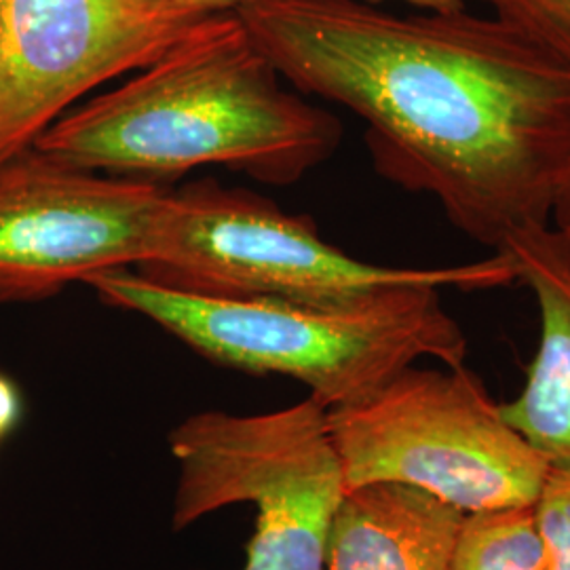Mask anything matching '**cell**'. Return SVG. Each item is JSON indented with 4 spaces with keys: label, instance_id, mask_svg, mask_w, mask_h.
Here are the masks:
<instances>
[{
    "label": "cell",
    "instance_id": "cell-1",
    "mask_svg": "<svg viewBox=\"0 0 570 570\" xmlns=\"http://www.w3.org/2000/svg\"><path fill=\"white\" fill-rule=\"evenodd\" d=\"M235 13L282 79L366 122L383 178L433 197L465 237L497 252L550 225L570 70L508 23L360 0H258Z\"/></svg>",
    "mask_w": 570,
    "mask_h": 570
},
{
    "label": "cell",
    "instance_id": "cell-16",
    "mask_svg": "<svg viewBox=\"0 0 570 570\" xmlns=\"http://www.w3.org/2000/svg\"><path fill=\"white\" fill-rule=\"evenodd\" d=\"M402 2L423 11H459V9H465L468 0H402Z\"/></svg>",
    "mask_w": 570,
    "mask_h": 570
},
{
    "label": "cell",
    "instance_id": "cell-10",
    "mask_svg": "<svg viewBox=\"0 0 570 570\" xmlns=\"http://www.w3.org/2000/svg\"><path fill=\"white\" fill-rule=\"evenodd\" d=\"M463 518L406 484L348 489L330 529L324 570H450Z\"/></svg>",
    "mask_w": 570,
    "mask_h": 570
},
{
    "label": "cell",
    "instance_id": "cell-12",
    "mask_svg": "<svg viewBox=\"0 0 570 570\" xmlns=\"http://www.w3.org/2000/svg\"><path fill=\"white\" fill-rule=\"evenodd\" d=\"M492 18L550 53L570 70V0H482Z\"/></svg>",
    "mask_w": 570,
    "mask_h": 570
},
{
    "label": "cell",
    "instance_id": "cell-3",
    "mask_svg": "<svg viewBox=\"0 0 570 570\" xmlns=\"http://www.w3.org/2000/svg\"><path fill=\"white\" fill-rule=\"evenodd\" d=\"M205 360L303 383L322 406L355 404L419 360L465 366L469 345L438 285H404L346 303L205 298L108 271L87 284Z\"/></svg>",
    "mask_w": 570,
    "mask_h": 570
},
{
    "label": "cell",
    "instance_id": "cell-5",
    "mask_svg": "<svg viewBox=\"0 0 570 570\" xmlns=\"http://www.w3.org/2000/svg\"><path fill=\"white\" fill-rule=\"evenodd\" d=\"M346 489L395 482L463 513L534 505L548 461L465 366H410L364 400L327 410Z\"/></svg>",
    "mask_w": 570,
    "mask_h": 570
},
{
    "label": "cell",
    "instance_id": "cell-7",
    "mask_svg": "<svg viewBox=\"0 0 570 570\" xmlns=\"http://www.w3.org/2000/svg\"><path fill=\"white\" fill-rule=\"evenodd\" d=\"M174 193L28 148L0 161V303H37L157 258Z\"/></svg>",
    "mask_w": 570,
    "mask_h": 570
},
{
    "label": "cell",
    "instance_id": "cell-14",
    "mask_svg": "<svg viewBox=\"0 0 570 570\" xmlns=\"http://www.w3.org/2000/svg\"><path fill=\"white\" fill-rule=\"evenodd\" d=\"M550 225L570 242V104L551 193Z\"/></svg>",
    "mask_w": 570,
    "mask_h": 570
},
{
    "label": "cell",
    "instance_id": "cell-11",
    "mask_svg": "<svg viewBox=\"0 0 570 570\" xmlns=\"http://www.w3.org/2000/svg\"><path fill=\"white\" fill-rule=\"evenodd\" d=\"M450 570H548L534 508L465 513Z\"/></svg>",
    "mask_w": 570,
    "mask_h": 570
},
{
    "label": "cell",
    "instance_id": "cell-4",
    "mask_svg": "<svg viewBox=\"0 0 570 570\" xmlns=\"http://www.w3.org/2000/svg\"><path fill=\"white\" fill-rule=\"evenodd\" d=\"M136 273L205 298L306 303H346L404 285L482 292L518 282L505 252L438 268L366 263L324 242L308 216L216 183L174 193L159 254Z\"/></svg>",
    "mask_w": 570,
    "mask_h": 570
},
{
    "label": "cell",
    "instance_id": "cell-15",
    "mask_svg": "<svg viewBox=\"0 0 570 570\" xmlns=\"http://www.w3.org/2000/svg\"><path fill=\"white\" fill-rule=\"evenodd\" d=\"M21 419V395L16 383L0 374V442L16 429Z\"/></svg>",
    "mask_w": 570,
    "mask_h": 570
},
{
    "label": "cell",
    "instance_id": "cell-17",
    "mask_svg": "<svg viewBox=\"0 0 570 570\" xmlns=\"http://www.w3.org/2000/svg\"><path fill=\"white\" fill-rule=\"evenodd\" d=\"M188 2L204 7L205 11H209V13H223V11H239L242 7H247L258 0H188Z\"/></svg>",
    "mask_w": 570,
    "mask_h": 570
},
{
    "label": "cell",
    "instance_id": "cell-6",
    "mask_svg": "<svg viewBox=\"0 0 570 570\" xmlns=\"http://www.w3.org/2000/svg\"><path fill=\"white\" fill-rule=\"evenodd\" d=\"M180 465L171 524L254 503L244 570H324L327 537L346 494L345 471L315 397L265 414L207 410L169 433Z\"/></svg>",
    "mask_w": 570,
    "mask_h": 570
},
{
    "label": "cell",
    "instance_id": "cell-13",
    "mask_svg": "<svg viewBox=\"0 0 570 570\" xmlns=\"http://www.w3.org/2000/svg\"><path fill=\"white\" fill-rule=\"evenodd\" d=\"M532 508L548 570H570V469L550 468Z\"/></svg>",
    "mask_w": 570,
    "mask_h": 570
},
{
    "label": "cell",
    "instance_id": "cell-8",
    "mask_svg": "<svg viewBox=\"0 0 570 570\" xmlns=\"http://www.w3.org/2000/svg\"><path fill=\"white\" fill-rule=\"evenodd\" d=\"M207 16L188 0H0V161L104 82L164 58Z\"/></svg>",
    "mask_w": 570,
    "mask_h": 570
},
{
    "label": "cell",
    "instance_id": "cell-2",
    "mask_svg": "<svg viewBox=\"0 0 570 570\" xmlns=\"http://www.w3.org/2000/svg\"><path fill=\"white\" fill-rule=\"evenodd\" d=\"M235 11L199 21L164 58L53 122L35 144L63 164L148 183L223 165L298 183L341 144V121L282 87Z\"/></svg>",
    "mask_w": 570,
    "mask_h": 570
},
{
    "label": "cell",
    "instance_id": "cell-9",
    "mask_svg": "<svg viewBox=\"0 0 570 570\" xmlns=\"http://www.w3.org/2000/svg\"><path fill=\"white\" fill-rule=\"evenodd\" d=\"M497 252L510 256L541 317L527 383L501 414L550 468L570 469V242L551 225L530 226Z\"/></svg>",
    "mask_w": 570,
    "mask_h": 570
}]
</instances>
